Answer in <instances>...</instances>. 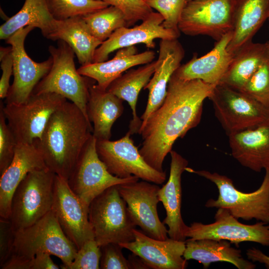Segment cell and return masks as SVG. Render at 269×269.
I'll return each instance as SVG.
<instances>
[{
	"mask_svg": "<svg viewBox=\"0 0 269 269\" xmlns=\"http://www.w3.org/2000/svg\"><path fill=\"white\" fill-rule=\"evenodd\" d=\"M121 196L117 185L95 198L89 207V220L94 238L101 247L109 243L121 244L134 239L137 226Z\"/></svg>",
	"mask_w": 269,
	"mask_h": 269,
	"instance_id": "6",
	"label": "cell"
},
{
	"mask_svg": "<svg viewBox=\"0 0 269 269\" xmlns=\"http://www.w3.org/2000/svg\"><path fill=\"white\" fill-rule=\"evenodd\" d=\"M12 51L11 47H0V60L10 53Z\"/></svg>",
	"mask_w": 269,
	"mask_h": 269,
	"instance_id": "45",
	"label": "cell"
},
{
	"mask_svg": "<svg viewBox=\"0 0 269 269\" xmlns=\"http://www.w3.org/2000/svg\"><path fill=\"white\" fill-rule=\"evenodd\" d=\"M268 20H269V19H268Z\"/></svg>",
	"mask_w": 269,
	"mask_h": 269,
	"instance_id": "47",
	"label": "cell"
},
{
	"mask_svg": "<svg viewBox=\"0 0 269 269\" xmlns=\"http://www.w3.org/2000/svg\"><path fill=\"white\" fill-rule=\"evenodd\" d=\"M170 173L165 184L159 188L158 198L166 211L163 223L168 227V235L174 240L185 241L188 226L184 222L181 213L182 188L181 175L188 165V161L175 151L171 150Z\"/></svg>",
	"mask_w": 269,
	"mask_h": 269,
	"instance_id": "22",
	"label": "cell"
},
{
	"mask_svg": "<svg viewBox=\"0 0 269 269\" xmlns=\"http://www.w3.org/2000/svg\"><path fill=\"white\" fill-rule=\"evenodd\" d=\"M209 99L216 118L228 135L269 122V108L225 84L216 85Z\"/></svg>",
	"mask_w": 269,
	"mask_h": 269,
	"instance_id": "8",
	"label": "cell"
},
{
	"mask_svg": "<svg viewBox=\"0 0 269 269\" xmlns=\"http://www.w3.org/2000/svg\"><path fill=\"white\" fill-rule=\"evenodd\" d=\"M96 142L92 134L67 179L72 191L88 206L95 198L110 187L139 180L134 175L121 178L112 174L98 156Z\"/></svg>",
	"mask_w": 269,
	"mask_h": 269,
	"instance_id": "10",
	"label": "cell"
},
{
	"mask_svg": "<svg viewBox=\"0 0 269 269\" xmlns=\"http://www.w3.org/2000/svg\"><path fill=\"white\" fill-rule=\"evenodd\" d=\"M2 74L0 80V98H6L10 88L9 81L13 74V55L12 51L0 60Z\"/></svg>",
	"mask_w": 269,
	"mask_h": 269,
	"instance_id": "42",
	"label": "cell"
},
{
	"mask_svg": "<svg viewBox=\"0 0 269 269\" xmlns=\"http://www.w3.org/2000/svg\"><path fill=\"white\" fill-rule=\"evenodd\" d=\"M49 51L52 58L51 67L36 86L32 94L54 93L60 95L76 105L90 122L87 111L90 84L86 77L76 69L74 51L62 40H59L57 47L49 46Z\"/></svg>",
	"mask_w": 269,
	"mask_h": 269,
	"instance_id": "7",
	"label": "cell"
},
{
	"mask_svg": "<svg viewBox=\"0 0 269 269\" xmlns=\"http://www.w3.org/2000/svg\"><path fill=\"white\" fill-rule=\"evenodd\" d=\"M228 136L232 155L242 165L256 172L269 169V122Z\"/></svg>",
	"mask_w": 269,
	"mask_h": 269,
	"instance_id": "23",
	"label": "cell"
},
{
	"mask_svg": "<svg viewBox=\"0 0 269 269\" xmlns=\"http://www.w3.org/2000/svg\"><path fill=\"white\" fill-rule=\"evenodd\" d=\"M269 108V59L268 56L240 90Z\"/></svg>",
	"mask_w": 269,
	"mask_h": 269,
	"instance_id": "34",
	"label": "cell"
},
{
	"mask_svg": "<svg viewBox=\"0 0 269 269\" xmlns=\"http://www.w3.org/2000/svg\"><path fill=\"white\" fill-rule=\"evenodd\" d=\"M163 20L159 13L153 12L138 25L132 28L124 26L117 29L96 50L93 62L107 60L110 53L121 48L143 43L148 48L152 49L155 46L156 39L178 38L180 32L164 27Z\"/></svg>",
	"mask_w": 269,
	"mask_h": 269,
	"instance_id": "17",
	"label": "cell"
},
{
	"mask_svg": "<svg viewBox=\"0 0 269 269\" xmlns=\"http://www.w3.org/2000/svg\"><path fill=\"white\" fill-rule=\"evenodd\" d=\"M48 253H42L26 260H12L3 265L1 269H59Z\"/></svg>",
	"mask_w": 269,
	"mask_h": 269,
	"instance_id": "40",
	"label": "cell"
},
{
	"mask_svg": "<svg viewBox=\"0 0 269 269\" xmlns=\"http://www.w3.org/2000/svg\"><path fill=\"white\" fill-rule=\"evenodd\" d=\"M15 234L9 220L0 218V267L11 256Z\"/></svg>",
	"mask_w": 269,
	"mask_h": 269,
	"instance_id": "41",
	"label": "cell"
},
{
	"mask_svg": "<svg viewBox=\"0 0 269 269\" xmlns=\"http://www.w3.org/2000/svg\"><path fill=\"white\" fill-rule=\"evenodd\" d=\"M49 11L58 20L83 16L109 5L99 0H46Z\"/></svg>",
	"mask_w": 269,
	"mask_h": 269,
	"instance_id": "33",
	"label": "cell"
},
{
	"mask_svg": "<svg viewBox=\"0 0 269 269\" xmlns=\"http://www.w3.org/2000/svg\"><path fill=\"white\" fill-rule=\"evenodd\" d=\"M45 168H48L34 142L17 144L11 162L0 175V218L9 219L13 194L27 174Z\"/></svg>",
	"mask_w": 269,
	"mask_h": 269,
	"instance_id": "20",
	"label": "cell"
},
{
	"mask_svg": "<svg viewBox=\"0 0 269 269\" xmlns=\"http://www.w3.org/2000/svg\"><path fill=\"white\" fill-rule=\"evenodd\" d=\"M17 144L0 107V175L11 162Z\"/></svg>",
	"mask_w": 269,
	"mask_h": 269,
	"instance_id": "38",
	"label": "cell"
},
{
	"mask_svg": "<svg viewBox=\"0 0 269 269\" xmlns=\"http://www.w3.org/2000/svg\"><path fill=\"white\" fill-rule=\"evenodd\" d=\"M48 39L62 40L73 50L81 66L93 62L96 50L103 42L95 37L81 16L54 21Z\"/></svg>",
	"mask_w": 269,
	"mask_h": 269,
	"instance_id": "27",
	"label": "cell"
},
{
	"mask_svg": "<svg viewBox=\"0 0 269 269\" xmlns=\"http://www.w3.org/2000/svg\"><path fill=\"white\" fill-rule=\"evenodd\" d=\"M131 266V269H149L144 262L139 256L132 253L128 259Z\"/></svg>",
	"mask_w": 269,
	"mask_h": 269,
	"instance_id": "44",
	"label": "cell"
},
{
	"mask_svg": "<svg viewBox=\"0 0 269 269\" xmlns=\"http://www.w3.org/2000/svg\"><path fill=\"white\" fill-rule=\"evenodd\" d=\"M157 61L142 65L136 69H132L115 80L107 90L123 101H127L132 111L129 132L133 134L138 133L142 121L136 114V104L141 90L145 87L152 77L156 66Z\"/></svg>",
	"mask_w": 269,
	"mask_h": 269,
	"instance_id": "29",
	"label": "cell"
},
{
	"mask_svg": "<svg viewBox=\"0 0 269 269\" xmlns=\"http://www.w3.org/2000/svg\"><path fill=\"white\" fill-rule=\"evenodd\" d=\"M265 44L267 48L268 56L269 59V40H268L266 42H265Z\"/></svg>",
	"mask_w": 269,
	"mask_h": 269,
	"instance_id": "46",
	"label": "cell"
},
{
	"mask_svg": "<svg viewBox=\"0 0 269 269\" xmlns=\"http://www.w3.org/2000/svg\"><path fill=\"white\" fill-rule=\"evenodd\" d=\"M134 241L119 245L139 256L149 269H185L187 261L183 257L185 241L168 238H152L143 231L134 230Z\"/></svg>",
	"mask_w": 269,
	"mask_h": 269,
	"instance_id": "18",
	"label": "cell"
},
{
	"mask_svg": "<svg viewBox=\"0 0 269 269\" xmlns=\"http://www.w3.org/2000/svg\"><path fill=\"white\" fill-rule=\"evenodd\" d=\"M157 185L143 180L117 185V187L135 225L148 236L165 240L169 238L168 229L157 213L160 188Z\"/></svg>",
	"mask_w": 269,
	"mask_h": 269,
	"instance_id": "16",
	"label": "cell"
},
{
	"mask_svg": "<svg viewBox=\"0 0 269 269\" xmlns=\"http://www.w3.org/2000/svg\"><path fill=\"white\" fill-rule=\"evenodd\" d=\"M246 255L248 259L253 262L263 264L267 269H269V256L265 254L261 250L252 248L247 251Z\"/></svg>",
	"mask_w": 269,
	"mask_h": 269,
	"instance_id": "43",
	"label": "cell"
},
{
	"mask_svg": "<svg viewBox=\"0 0 269 269\" xmlns=\"http://www.w3.org/2000/svg\"><path fill=\"white\" fill-rule=\"evenodd\" d=\"M265 170L260 187L254 192L244 193L237 189L232 179L225 175L207 170L185 168V171L203 177L216 185L218 197L216 200L209 199L205 204L206 207L225 208L238 219H256L269 224V169Z\"/></svg>",
	"mask_w": 269,
	"mask_h": 269,
	"instance_id": "4",
	"label": "cell"
},
{
	"mask_svg": "<svg viewBox=\"0 0 269 269\" xmlns=\"http://www.w3.org/2000/svg\"><path fill=\"white\" fill-rule=\"evenodd\" d=\"M34 28L31 26L20 28L5 40L12 48L13 76V82L5 98L6 104L25 102L51 67V56L46 61L36 62L31 59L25 50L26 37Z\"/></svg>",
	"mask_w": 269,
	"mask_h": 269,
	"instance_id": "13",
	"label": "cell"
},
{
	"mask_svg": "<svg viewBox=\"0 0 269 269\" xmlns=\"http://www.w3.org/2000/svg\"><path fill=\"white\" fill-rule=\"evenodd\" d=\"M122 249L116 243H109L101 246L100 269H131L130 263L124 256Z\"/></svg>",
	"mask_w": 269,
	"mask_h": 269,
	"instance_id": "39",
	"label": "cell"
},
{
	"mask_svg": "<svg viewBox=\"0 0 269 269\" xmlns=\"http://www.w3.org/2000/svg\"><path fill=\"white\" fill-rule=\"evenodd\" d=\"M92 132L91 123L67 100L51 115L41 138L33 142L47 167L67 180Z\"/></svg>",
	"mask_w": 269,
	"mask_h": 269,
	"instance_id": "2",
	"label": "cell"
},
{
	"mask_svg": "<svg viewBox=\"0 0 269 269\" xmlns=\"http://www.w3.org/2000/svg\"><path fill=\"white\" fill-rule=\"evenodd\" d=\"M218 209L214 222L208 224L193 222L188 226L185 233L186 238L194 240H227L237 246L243 242H252L269 246V223L260 221L253 225L244 224L228 210Z\"/></svg>",
	"mask_w": 269,
	"mask_h": 269,
	"instance_id": "14",
	"label": "cell"
},
{
	"mask_svg": "<svg viewBox=\"0 0 269 269\" xmlns=\"http://www.w3.org/2000/svg\"><path fill=\"white\" fill-rule=\"evenodd\" d=\"M77 251L51 210L34 224L15 232L12 255L7 262L46 253L59 258L64 269L73 262Z\"/></svg>",
	"mask_w": 269,
	"mask_h": 269,
	"instance_id": "3",
	"label": "cell"
},
{
	"mask_svg": "<svg viewBox=\"0 0 269 269\" xmlns=\"http://www.w3.org/2000/svg\"><path fill=\"white\" fill-rule=\"evenodd\" d=\"M56 174L48 168L29 172L15 189L8 220L16 232L37 222L51 209Z\"/></svg>",
	"mask_w": 269,
	"mask_h": 269,
	"instance_id": "5",
	"label": "cell"
},
{
	"mask_svg": "<svg viewBox=\"0 0 269 269\" xmlns=\"http://www.w3.org/2000/svg\"><path fill=\"white\" fill-rule=\"evenodd\" d=\"M114 6L124 13L127 26L134 25L138 21H143L153 12L144 0H99Z\"/></svg>",
	"mask_w": 269,
	"mask_h": 269,
	"instance_id": "36",
	"label": "cell"
},
{
	"mask_svg": "<svg viewBox=\"0 0 269 269\" xmlns=\"http://www.w3.org/2000/svg\"><path fill=\"white\" fill-rule=\"evenodd\" d=\"M101 247L95 239L86 241L77 251L73 262L64 269H99Z\"/></svg>",
	"mask_w": 269,
	"mask_h": 269,
	"instance_id": "37",
	"label": "cell"
},
{
	"mask_svg": "<svg viewBox=\"0 0 269 269\" xmlns=\"http://www.w3.org/2000/svg\"><path fill=\"white\" fill-rule=\"evenodd\" d=\"M155 57L153 50L138 53L135 45L132 46L118 50L110 60L81 66L78 71L82 76L95 80L99 88L107 90L110 85L124 72L134 66L151 62Z\"/></svg>",
	"mask_w": 269,
	"mask_h": 269,
	"instance_id": "24",
	"label": "cell"
},
{
	"mask_svg": "<svg viewBox=\"0 0 269 269\" xmlns=\"http://www.w3.org/2000/svg\"><path fill=\"white\" fill-rule=\"evenodd\" d=\"M89 207L72 191L66 179L56 175L51 210L77 250L86 241L95 239L89 220Z\"/></svg>",
	"mask_w": 269,
	"mask_h": 269,
	"instance_id": "15",
	"label": "cell"
},
{
	"mask_svg": "<svg viewBox=\"0 0 269 269\" xmlns=\"http://www.w3.org/2000/svg\"><path fill=\"white\" fill-rule=\"evenodd\" d=\"M128 132L123 137L112 141L97 140L96 149L100 159L113 175L121 178L133 175L156 184L166 179L165 171L151 167L143 159Z\"/></svg>",
	"mask_w": 269,
	"mask_h": 269,
	"instance_id": "12",
	"label": "cell"
},
{
	"mask_svg": "<svg viewBox=\"0 0 269 269\" xmlns=\"http://www.w3.org/2000/svg\"><path fill=\"white\" fill-rule=\"evenodd\" d=\"M267 57L265 43H248L234 54L220 83L240 91Z\"/></svg>",
	"mask_w": 269,
	"mask_h": 269,
	"instance_id": "31",
	"label": "cell"
},
{
	"mask_svg": "<svg viewBox=\"0 0 269 269\" xmlns=\"http://www.w3.org/2000/svg\"><path fill=\"white\" fill-rule=\"evenodd\" d=\"M152 9L163 17L162 25L169 30L180 32L178 24L187 0H144Z\"/></svg>",
	"mask_w": 269,
	"mask_h": 269,
	"instance_id": "35",
	"label": "cell"
},
{
	"mask_svg": "<svg viewBox=\"0 0 269 269\" xmlns=\"http://www.w3.org/2000/svg\"><path fill=\"white\" fill-rule=\"evenodd\" d=\"M232 31L216 41L213 48L204 55L198 57L194 54L186 63L180 65L174 74L184 80H200L216 86L226 74L234 57L228 50Z\"/></svg>",
	"mask_w": 269,
	"mask_h": 269,
	"instance_id": "21",
	"label": "cell"
},
{
	"mask_svg": "<svg viewBox=\"0 0 269 269\" xmlns=\"http://www.w3.org/2000/svg\"><path fill=\"white\" fill-rule=\"evenodd\" d=\"M55 20L46 0H25L20 10L0 26V39L6 40L19 29L28 26L39 28L47 38Z\"/></svg>",
	"mask_w": 269,
	"mask_h": 269,
	"instance_id": "30",
	"label": "cell"
},
{
	"mask_svg": "<svg viewBox=\"0 0 269 269\" xmlns=\"http://www.w3.org/2000/svg\"><path fill=\"white\" fill-rule=\"evenodd\" d=\"M67 100L54 93L32 94L23 103H0V107L17 143H32L41 138L51 115Z\"/></svg>",
	"mask_w": 269,
	"mask_h": 269,
	"instance_id": "9",
	"label": "cell"
},
{
	"mask_svg": "<svg viewBox=\"0 0 269 269\" xmlns=\"http://www.w3.org/2000/svg\"><path fill=\"white\" fill-rule=\"evenodd\" d=\"M92 35L104 42L118 29L127 26L125 16L117 7L109 5L81 16Z\"/></svg>",
	"mask_w": 269,
	"mask_h": 269,
	"instance_id": "32",
	"label": "cell"
},
{
	"mask_svg": "<svg viewBox=\"0 0 269 269\" xmlns=\"http://www.w3.org/2000/svg\"><path fill=\"white\" fill-rule=\"evenodd\" d=\"M184 50L177 39H161L155 71L144 89L148 90L147 103L140 117L142 124L163 103L169 80L181 65Z\"/></svg>",
	"mask_w": 269,
	"mask_h": 269,
	"instance_id": "19",
	"label": "cell"
},
{
	"mask_svg": "<svg viewBox=\"0 0 269 269\" xmlns=\"http://www.w3.org/2000/svg\"><path fill=\"white\" fill-rule=\"evenodd\" d=\"M269 17V0H236L228 50L233 54L252 41Z\"/></svg>",
	"mask_w": 269,
	"mask_h": 269,
	"instance_id": "25",
	"label": "cell"
},
{
	"mask_svg": "<svg viewBox=\"0 0 269 269\" xmlns=\"http://www.w3.org/2000/svg\"><path fill=\"white\" fill-rule=\"evenodd\" d=\"M123 101L96 84L90 85L87 115L90 122L93 123L92 134L97 140L110 139L112 126L124 111Z\"/></svg>",
	"mask_w": 269,
	"mask_h": 269,
	"instance_id": "26",
	"label": "cell"
},
{
	"mask_svg": "<svg viewBox=\"0 0 269 269\" xmlns=\"http://www.w3.org/2000/svg\"></svg>",
	"mask_w": 269,
	"mask_h": 269,
	"instance_id": "48",
	"label": "cell"
},
{
	"mask_svg": "<svg viewBox=\"0 0 269 269\" xmlns=\"http://www.w3.org/2000/svg\"><path fill=\"white\" fill-rule=\"evenodd\" d=\"M215 86L200 80H184L174 74L161 106L141 124L142 139L139 151L146 162L160 171L175 141L199 123L204 100Z\"/></svg>",
	"mask_w": 269,
	"mask_h": 269,
	"instance_id": "1",
	"label": "cell"
},
{
	"mask_svg": "<svg viewBox=\"0 0 269 269\" xmlns=\"http://www.w3.org/2000/svg\"><path fill=\"white\" fill-rule=\"evenodd\" d=\"M185 246L184 258L187 261H197L202 264L204 269L218 262L231 263L238 269H254L256 267L242 256L240 250L231 247L230 243L227 240L187 239L185 241Z\"/></svg>",
	"mask_w": 269,
	"mask_h": 269,
	"instance_id": "28",
	"label": "cell"
},
{
	"mask_svg": "<svg viewBox=\"0 0 269 269\" xmlns=\"http://www.w3.org/2000/svg\"><path fill=\"white\" fill-rule=\"evenodd\" d=\"M235 2L236 0H187L178 29L187 35H206L218 41L232 31Z\"/></svg>",
	"mask_w": 269,
	"mask_h": 269,
	"instance_id": "11",
	"label": "cell"
}]
</instances>
